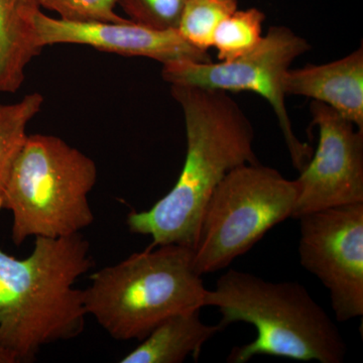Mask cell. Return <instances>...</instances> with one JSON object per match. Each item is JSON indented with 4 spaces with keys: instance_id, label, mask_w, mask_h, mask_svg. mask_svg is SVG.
I'll return each mask as SVG.
<instances>
[{
    "instance_id": "9",
    "label": "cell",
    "mask_w": 363,
    "mask_h": 363,
    "mask_svg": "<svg viewBox=\"0 0 363 363\" xmlns=\"http://www.w3.org/2000/svg\"><path fill=\"white\" fill-rule=\"evenodd\" d=\"M313 125L319 130L314 156L300 172L292 218L363 203V130L328 105L313 100Z\"/></svg>"
},
{
    "instance_id": "18",
    "label": "cell",
    "mask_w": 363,
    "mask_h": 363,
    "mask_svg": "<svg viewBox=\"0 0 363 363\" xmlns=\"http://www.w3.org/2000/svg\"><path fill=\"white\" fill-rule=\"evenodd\" d=\"M119 0H39L40 7L58 13L60 18L71 21H128L118 16L116 7Z\"/></svg>"
},
{
    "instance_id": "6",
    "label": "cell",
    "mask_w": 363,
    "mask_h": 363,
    "mask_svg": "<svg viewBox=\"0 0 363 363\" xmlns=\"http://www.w3.org/2000/svg\"><path fill=\"white\" fill-rule=\"evenodd\" d=\"M298 192L296 180L259 162L231 169L203 210L193 247L195 271L203 276L230 266L292 217Z\"/></svg>"
},
{
    "instance_id": "2",
    "label": "cell",
    "mask_w": 363,
    "mask_h": 363,
    "mask_svg": "<svg viewBox=\"0 0 363 363\" xmlns=\"http://www.w3.org/2000/svg\"><path fill=\"white\" fill-rule=\"evenodd\" d=\"M93 267L81 233L35 238L23 259L0 248V344L16 362H32L43 346L82 333L87 312L74 285Z\"/></svg>"
},
{
    "instance_id": "15",
    "label": "cell",
    "mask_w": 363,
    "mask_h": 363,
    "mask_svg": "<svg viewBox=\"0 0 363 363\" xmlns=\"http://www.w3.org/2000/svg\"><path fill=\"white\" fill-rule=\"evenodd\" d=\"M266 16L259 9L235 11L217 26L213 47L221 62L233 61L245 56L259 45Z\"/></svg>"
},
{
    "instance_id": "1",
    "label": "cell",
    "mask_w": 363,
    "mask_h": 363,
    "mask_svg": "<svg viewBox=\"0 0 363 363\" xmlns=\"http://www.w3.org/2000/svg\"><path fill=\"white\" fill-rule=\"evenodd\" d=\"M171 93L185 117L187 152L183 169L168 194L147 211L128 214L130 233L149 235V247H194L203 210L231 171L257 164L255 130L240 105L220 90L173 84Z\"/></svg>"
},
{
    "instance_id": "4",
    "label": "cell",
    "mask_w": 363,
    "mask_h": 363,
    "mask_svg": "<svg viewBox=\"0 0 363 363\" xmlns=\"http://www.w3.org/2000/svg\"><path fill=\"white\" fill-rule=\"evenodd\" d=\"M90 279L83 290L86 312L121 341L143 340L172 315L202 309L207 291L193 248L178 245L133 253Z\"/></svg>"
},
{
    "instance_id": "10",
    "label": "cell",
    "mask_w": 363,
    "mask_h": 363,
    "mask_svg": "<svg viewBox=\"0 0 363 363\" xmlns=\"http://www.w3.org/2000/svg\"><path fill=\"white\" fill-rule=\"evenodd\" d=\"M35 28L42 48L85 45L121 56L145 57L162 64L179 60L212 62L208 52L189 44L178 30H154L130 20L121 23L71 21L52 18L40 11L35 18Z\"/></svg>"
},
{
    "instance_id": "8",
    "label": "cell",
    "mask_w": 363,
    "mask_h": 363,
    "mask_svg": "<svg viewBox=\"0 0 363 363\" xmlns=\"http://www.w3.org/2000/svg\"><path fill=\"white\" fill-rule=\"evenodd\" d=\"M300 220L301 266L330 293L336 320L363 315V203L303 215Z\"/></svg>"
},
{
    "instance_id": "13",
    "label": "cell",
    "mask_w": 363,
    "mask_h": 363,
    "mask_svg": "<svg viewBox=\"0 0 363 363\" xmlns=\"http://www.w3.org/2000/svg\"><path fill=\"white\" fill-rule=\"evenodd\" d=\"M201 309L177 313L157 325L121 363H181L189 355L199 358L204 344L223 330L220 323L207 325Z\"/></svg>"
},
{
    "instance_id": "5",
    "label": "cell",
    "mask_w": 363,
    "mask_h": 363,
    "mask_svg": "<svg viewBox=\"0 0 363 363\" xmlns=\"http://www.w3.org/2000/svg\"><path fill=\"white\" fill-rule=\"evenodd\" d=\"M91 157L55 135H28L0 194L13 213L11 240L80 233L94 221L88 195L97 181Z\"/></svg>"
},
{
    "instance_id": "12",
    "label": "cell",
    "mask_w": 363,
    "mask_h": 363,
    "mask_svg": "<svg viewBox=\"0 0 363 363\" xmlns=\"http://www.w3.org/2000/svg\"><path fill=\"white\" fill-rule=\"evenodd\" d=\"M39 0H0V92H16L26 69L42 51L35 18Z\"/></svg>"
},
{
    "instance_id": "7",
    "label": "cell",
    "mask_w": 363,
    "mask_h": 363,
    "mask_svg": "<svg viewBox=\"0 0 363 363\" xmlns=\"http://www.w3.org/2000/svg\"><path fill=\"white\" fill-rule=\"evenodd\" d=\"M309 43L286 26H272L259 45L245 56L220 63L179 60L162 64L169 84L195 86L224 92L250 91L272 105L285 138L294 167L304 169L312 149L296 136L285 104L284 79L294 61L310 50Z\"/></svg>"
},
{
    "instance_id": "19",
    "label": "cell",
    "mask_w": 363,
    "mask_h": 363,
    "mask_svg": "<svg viewBox=\"0 0 363 363\" xmlns=\"http://www.w3.org/2000/svg\"><path fill=\"white\" fill-rule=\"evenodd\" d=\"M16 357L0 344V363H16Z\"/></svg>"
},
{
    "instance_id": "14",
    "label": "cell",
    "mask_w": 363,
    "mask_h": 363,
    "mask_svg": "<svg viewBox=\"0 0 363 363\" xmlns=\"http://www.w3.org/2000/svg\"><path fill=\"white\" fill-rule=\"evenodd\" d=\"M44 96L35 92L13 104H0V194L28 135L26 128L44 104Z\"/></svg>"
},
{
    "instance_id": "11",
    "label": "cell",
    "mask_w": 363,
    "mask_h": 363,
    "mask_svg": "<svg viewBox=\"0 0 363 363\" xmlns=\"http://www.w3.org/2000/svg\"><path fill=\"white\" fill-rule=\"evenodd\" d=\"M286 95H301L328 105L363 130L362 45L348 56L286 72Z\"/></svg>"
},
{
    "instance_id": "3",
    "label": "cell",
    "mask_w": 363,
    "mask_h": 363,
    "mask_svg": "<svg viewBox=\"0 0 363 363\" xmlns=\"http://www.w3.org/2000/svg\"><path fill=\"white\" fill-rule=\"evenodd\" d=\"M221 314L223 328L235 322L252 324L257 338L229 353L227 362L245 363L257 355L320 363H341L347 346L332 321L304 286L272 283L250 272L230 269L207 290L204 307Z\"/></svg>"
},
{
    "instance_id": "17",
    "label": "cell",
    "mask_w": 363,
    "mask_h": 363,
    "mask_svg": "<svg viewBox=\"0 0 363 363\" xmlns=\"http://www.w3.org/2000/svg\"><path fill=\"white\" fill-rule=\"evenodd\" d=\"M188 0H119L133 23L154 30H178Z\"/></svg>"
},
{
    "instance_id": "16",
    "label": "cell",
    "mask_w": 363,
    "mask_h": 363,
    "mask_svg": "<svg viewBox=\"0 0 363 363\" xmlns=\"http://www.w3.org/2000/svg\"><path fill=\"white\" fill-rule=\"evenodd\" d=\"M238 0H188L178 32L189 44L201 51L213 47L217 26L238 9Z\"/></svg>"
}]
</instances>
